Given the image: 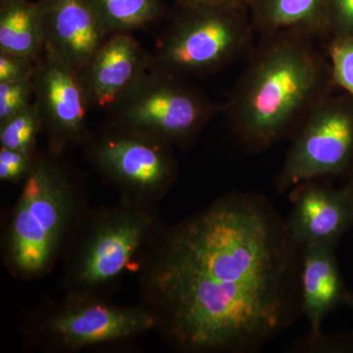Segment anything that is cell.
<instances>
[{"label":"cell","mask_w":353,"mask_h":353,"mask_svg":"<svg viewBox=\"0 0 353 353\" xmlns=\"http://www.w3.org/2000/svg\"><path fill=\"white\" fill-rule=\"evenodd\" d=\"M301 256L266 197L231 192L152 236L139 259L143 304L178 352H255L301 313Z\"/></svg>","instance_id":"6da1fadb"},{"label":"cell","mask_w":353,"mask_h":353,"mask_svg":"<svg viewBox=\"0 0 353 353\" xmlns=\"http://www.w3.org/2000/svg\"><path fill=\"white\" fill-rule=\"evenodd\" d=\"M328 62L303 34H265L225 106L234 136L262 152L296 132L327 97Z\"/></svg>","instance_id":"7a4b0ae2"},{"label":"cell","mask_w":353,"mask_h":353,"mask_svg":"<svg viewBox=\"0 0 353 353\" xmlns=\"http://www.w3.org/2000/svg\"><path fill=\"white\" fill-rule=\"evenodd\" d=\"M61 157L37 152L22 182L2 246L14 277L31 280L52 270L85 213L82 185Z\"/></svg>","instance_id":"3957f363"},{"label":"cell","mask_w":353,"mask_h":353,"mask_svg":"<svg viewBox=\"0 0 353 353\" xmlns=\"http://www.w3.org/2000/svg\"><path fill=\"white\" fill-rule=\"evenodd\" d=\"M160 227L154 203L129 197L83 213L65 252L66 294L101 296L126 272L138 271L141 254Z\"/></svg>","instance_id":"277c9868"},{"label":"cell","mask_w":353,"mask_h":353,"mask_svg":"<svg viewBox=\"0 0 353 353\" xmlns=\"http://www.w3.org/2000/svg\"><path fill=\"white\" fill-rule=\"evenodd\" d=\"M158 38L152 68L189 78L216 73L250 50L252 26L240 6H182Z\"/></svg>","instance_id":"5b68a950"},{"label":"cell","mask_w":353,"mask_h":353,"mask_svg":"<svg viewBox=\"0 0 353 353\" xmlns=\"http://www.w3.org/2000/svg\"><path fill=\"white\" fill-rule=\"evenodd\" d=\"M217 106L187 79L152 68L108 111V123L187 148Z\"/></svg>","instance_id":"8992f818"},{"label":"cell","mask_w":353,"mask_h":353,"mask_svg":"<svg viewBox=\"0 0 353 353\" xmlns=\"http://www.w3.org/2000/svg\"><path fill=\"white\" fill-rule=\"evenodd\" d=\"M152 310L141 304L123 306L101 296H71L44 311L32 324L31 336L41 347L76 352L94 345L136 338L157 329Z\"/></svg>","instance_id":"52a82bcc"},{"label":"cell","mask_w":353,"mask_h":353,"mask_svg":"<svg viewBox=\"0 0 353 353\" xmlns=\"http://www.w3.org/2000/svg\"><path fill=\"white\" fill-rule=\"evenodd\" d=\"M92 166L122 197L155 203L178 176L173 146L106 123L85 143Z\"/></svg>","instance_id":"ba28073f"},{"label":"cell","mask_w":353,"mask_h":353,"mask_svg":"<svg viewBox=\"0 0 353 353\" xmlns=\"http://www.w3.org/2000/svg\"><path fill=\"white\" fill-rule=\"evenodd\" d=\"M353 152V111L325 97L297 129L275 179L278 194L343 170Z\"/></svg>","instance_id":"9c48e42d"},{"label":"cell","mask_w":353,"mask_h":353,"mask_svg":"<svg viewBox=\"0 0 353 353\" xmlns=\"http://www.w3.org/2000/svg\"><path fill=\"white\" fill-rule=\"evenodd\" d=\"M34 88L48 150L62 155L69 148L85 145L92 132L82 79L46 43L34 73Z\"/></svg>","instance_id":"30bf717a"},{"label":"cell","mask_w":353,"mask_h":353,"mask_svg":"<svg viewBox=\"0 0 353 353\" xmlns=\"http://www.w3.org/2000/svg\"><path fill=\"white\" fill-rule=\"evenodd\" d=\"M44 43L82 74L110 34L90 0H36Z\"/></svg>","instance_id":"8fae6325"},{"label":"cell","mask_w":353,"mask_h":353,"mask_svg":"<svg viewBox=\"0 0 353 353\" xmlns=\"http://www.w3.org/2000/svg\"><path fill=\"white\" fill-rule=\"evenodd\" d=\"M150 66V53L132 34H111L81 74L90 109L108 112Z\"/></svg>","instance_id":"7c38bea8"},{"label":"cell","mask_w":353,"mask_h":353,"mask_svg":"<svg viewBox=\"0 0 353 353\" xmlns=\"http://www.w3.org/2000/svg\"><path fill=\"white\" fill-rule=\"evenodd\" d=\"M292 210L287 222L297 245H333L352 216L347 197L310 181L290 190Z\"/></svg>","instance_id":"4fadbf2b"},{"label":"cell","mask_w":353,"mask_h":353,"mask_svg":"<svg viewBox=\"0 0 353 353\" xmlns=\"http://www.w3.org/2000/svg\"><path fill=\"white\" fill-rule=\"evenodd\" d=\"M333 245H305L301 248L299 285L301 313L309 323L312 341L321 336L323 320L340 303L343 282L333 253Z\"/></svg>","instance_id":"5bb4252c"},{"label":"cell","mask_w":353,"mask_h":353,"mask_svg":"<svg viewBox=\"0 0 353 353\" xmlns=\"http://www.w3.org/2000/svg\"><path fill=\"white\" fill-rule=\"evenodd\" d=\"M326 0H262L254 26L264 34L292 32L312 38L328 29Z\"/></svg>","instance_id":"9a60e30c"},{"label":"cell","mask_w":353,"mask_h":353,"mask_svg":"<svg viewBox=\"0 0 353 353\" xmlns=\"http://www.w3.org/2000/svg\"><path fill=\"white\" fill-rule=\"evenodd\" d=\"M43 46L37 1L0 0V52L39 60Z\"/></svg>","instance_id":"2e32d148"},{"label":"cell","mask_w":353,"mask_h":353,"mask_svg":"<svg viewBox=\"0 0 353 353\" xmlns=\"http://www.w3.org/2000/svg\"><path fill=\"white\" fill-rule=\"evenodd\" d=\"M109 34L148 30L168 14L163 0H90Z\"/></svg>","instance_id":"e0dca14e"},{"label":"cell","mask_w":353,"mask_h":353,"mask_svg":"<svg viewBox=\"0 0 353 353\" xmlns=\"http://www.w3.org/2000/svg\"><path fill=\"white\" fill-rule=\"evenodd\" d=\"M43 132L41 116L34 101L12 117L0 123V146L36 152L39 134Z\"/></svg>","instance_id":"ac0fdd59"},{"label":"cell","mask_w":353,"mask_h":353,"mask_svg":"<svg viewBox=\"0 0 353 353\" xmlns=\"http://www.w3.org/2000/svg\"><path fill=\"white\" fill-rule=\"evenodd\" d=\"M328 57L332 82L353 97V34L334 36Z\"/></svg>","instance_id":"d6986e66"},{"label":"cell","mask_w":353,"mask_h":353,"mask_svg":"<svg viewBox=\"0 0 353 353\" xmlns=\"http://www.w3.org/2000/svg\"><path fill=\"white\" fill-rule=\"evenodd\" d=\"M34 77L0 83V123L12 117L34 101Z\"/></svg>","instance_id":"ffe728a7"},{"label":"cell","mask_w":353,"mask_h":353,"mask_svg":"<svg viewBox=\"0 0 353 353\" xmlns=\"http://www.w3.org/2000/svg\"><path fill=\"white\" fill-rule=\"evenodd\" d=\"M36 152H22L0 146V180L22 183L31 170Z\"/></svg>","instance_id":"44dd1931"},{"label":"cell","mask_w":353,"mask_h":353,"mask_svg":"<svg viewBox=\"0 0 353 353\" xmlns=\"http://www.w3.org/2000/svg\"><path fill=\"white\" fill-rule=\"evenodd\" d=\"M39 60L0 52V83L32 78Z\"/></svg>","instance_id":"7402d4cb"},{"label":"cell","mask_w":353,"mask_h":353,"mask_svg":"<svg viewBox=\"0 0 353 353\" xmlns=\"http://www.w3.org/2000/svg\"><path fill=\"white\" fill-rule=\"evenodd\" d=\"M334 36L353 34V0H332L328 9V28Z\"/></svg>","instance_id":"603a6c76"},{"label":"cell","mask_w":353,"mask_h":353,"mask_svg":"<svg viewBox=\"0 0 353 353\" xmlns=\"http://www.w3.org/2000/svg\"><path fill=\"white\" fill-rule=\"evenodd\" d=\"M243 0H176L178 6H240Z\"/></svg>","instance_id":"cb8c5ba5"}]
</instances>
